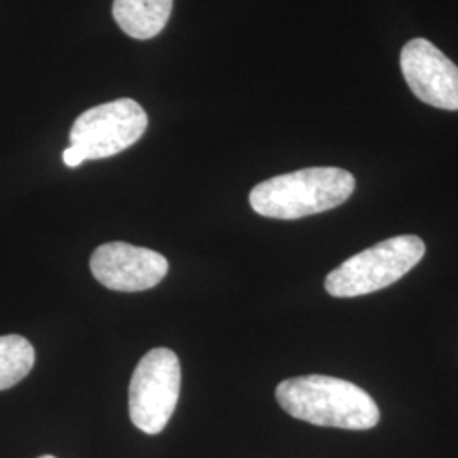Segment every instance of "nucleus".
Instances as JSON below:
<instances>
[{
    "mask_svg": "<svg viewBox=\"0 0 458 458\" xmlns=\"http://www.w3.org/2000/svg\"><path fill=\"white\" fill-rule=\"evenodd\" d=\"M401 70L411 92L431 107L458 111V66L425 38L401 51Z\"/></svg>",
    "mask_w": 458,
    "mask_h": 458,
    "instance_id": "423d86ee",
    "label": "nucleus"
},
{
    "mask_svg": "<svg viewBox=\"0 0 458 458\" xmlns=\"http://www.w3.org/2000/svg\"><path fill=\"white\" fill-rule=\"evenodd\" d=\"M280 408L310 425L363 431L378 425L380 411L372 395L336 377L304 376L280 382Z\"/></svg>",
    "mask_w": 458,
    "mask_h": 458,
    "instance_id": "f257e3e1",
    "label": "nucleus"
},
{
    "mask_svg": "<svg viewBox=\"0 0 458 458\" xmlns=\"http://www.w3.org/2000/svg\"><path fill=\"white\" fill-rule=\"evenodd\" d=\"M174 0H114L113 16L134 39H151L164 31Z\"/></svg>",
    "mask_w": 458,
    "mask_h": 458,
    "instance_id": "6e6552de",
    "label": "nucleus"
},
{
    "mask_svg": "<svg viewBox=\"0 0 458 458\" xmlns=\"http://www.w3.org/2000/svg\"><path fill=\"white\" fill-rule=\"evenodd\" d=\"M145 109L132 98L100 104L79 115L70 131V147L81 160L109 158L132 147L147 131Z\"/></svg>",
    "mask_w": 458,
    "mask_h": 458,
    "instance_id": "39448f33",
    "label": "nucleus"
},
{
    "mask_svg": "<svg viewBox=\"0 0 458 458\" xmlns=\"http://www.w3.org/2000/svg\"><path fill=\"white\" fill-rule=\"evenodd\" d=\"M353 191L355 177L350 172L336 166H311L255 185L250 204L260 216L289 221L335 209Z\"/></svg>",
    "mask_w": 458,
    "mask_h": 458,
    "instance_id": "f03ea898",
    "label": "nucleus"
},
{
    "mask_svg": "<svg viewBox=\"0 0 458 458\" xmlns=\"http://www.w3.org/2000/svg\"><path fill=\"white\" fill-rule=\"evenodd\" d=\"M90 270L111 291L141 293L164 280L168 260L149 248L114 242L98 246L92 253Z\"/></svg>",
    "mask_w": 458,
    "mask_h": 458,
    "instance_id": "0eeeda50",
    "label": "nucleus"
},
{
    "mask_svg": "<svg viewBox=\"0 0 458 458\" xmlns=\"http://www.w3.org/2000/svg\"><path fill=\"white\" fill-rule=\"evenodd\" d=\"M425 253V242L420 236H394L336 267L325 280L327 293L344 299L382 291L404 277L423 260Z\"/></svg>",
    "mask_w": 458,
    "mask_h": 458,
    "instance_id": "7ed1b4c3",
    "label": "nucleus"
},
{
    "mask_svg": "<svg viewBox=\"0 0 458 458\" xmlns=\"http://www.w3.org/2000/svg\"><path fill=\"white\" fill-rule=\"evenodd\" d=\"M39 458H56V457H53V455H43V457H39Z\"/></svg>",
    "mask_w": 458,
    "mask_h": 458,
    "instance_id": "9d476101",
    "label": "nucleus"
},
{
    "mask_svg": "<svg viewBox=\"0 0 458 458\" xmlns=\"http://www.w3.org/2000/svg\"><path fill=\"white\" fill-rule=\"evenodd\" d=\"M179 357L168 348H153L136 365L130 384L132 425L147 435H158L174 416L181 395Z\"/></svg>",
    "mask_w": 458,
    "mask_h": 458,
    "instance_id": "20e7f679",
    "label": "nucleus"
},
{
    "mask_svg": "<svg viewBox=\"0 0 458 458\" xmlns=\"http://www.w3.org/2000/svg\"><path fill=\"white\" fill-rule=\"evenodd\" d=\"M33 344L19 335L0 336V391L14 387L33 370Z\"/></svg>",
    "mask_w": 458,
    "mask_h": 458,
    "instance_id": "1a4fd4ad",
    "label": "nucleus"
}]
</instances>
